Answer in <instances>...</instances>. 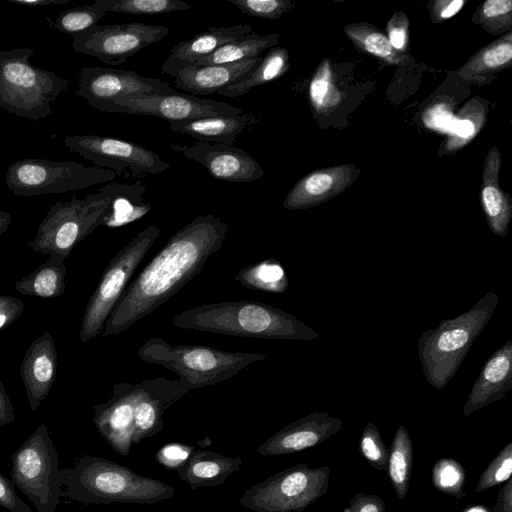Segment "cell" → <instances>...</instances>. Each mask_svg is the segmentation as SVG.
Here are the masks:
<instances>
[{
    "mask_svg": "<svg viewBox=\"0 0 512 512\" xmlns=\"http://www.w3.org/2000/svg\"><path fill=\"white\" fill-rule=\"evenodd\" d=\"M228 224L198 215L173 234L129 283L108 316L102 337L120 334L168 301L204 268L226 238Z\"/></svg>",
    "mask_w": 512,
    "mask_h": 512,
    "instance_id": "6da1fadb",
    "label": "cell"
},
{
    "mask_svg": "<svg viewBox=\"0 0 512 512\" xmlns=\"http://www.w3.org/2000/svg\"><path fill=\"white\" fill-rule=\"evenodd\" d=\"M181 329L265 340H315L319 334L282 309L255 300L223 301L180 312Z\"/></svg>",
    "mask_w": 512,
    "mask_h": 512,
    "instance_id": "7a4b0ae2",
    "label": "cell"
},
{
    "mask_svg": "<svg viewBox=\"0 0 512 512\" xmlns=\"http://www.w3.org/2000/svg\"><path fill=\"white\" fill-rule=\"evenodd\" d=\"M61 496L86 504H155L175 494L173 486L105 458L82 455L62 468Z\"/></svg>",
    "mask_w": 512,
    "mask_h": 512,
    "instance_id": "3957f363",
    "label": "cell"
},
{
    "mask_svg": "<svg viewBox=\"0 0 512 512\" xmlns=\"http://www.w3.org/2000/svg\"><path fill=\"white\" fill-rule=\"evenodd\" d=\"M498 302V294L487 292L466 312L444 319L435 329L422 332L417 349L423 375L431 387L440 390L456 375Z\"/></svg>",
    "mask_w": 512,
    "mask_h": 512,
    "instance_id": "277c9868",
    "label": "cell"
},
{
    "mask_svg": "<svg viewBox=\"0 0 512 512\" xmlns=\"http://www.w3.org/2000/svg\"><path fill=\"white\" fill-rule=\"evenodd\" d=\"M137 354L146 363L175 372L189 390L226 381L240 370L266 358L262 353L230 352L199 345H173L158 337L148 339L140 346Z\"/></svg>",
    "mask_w": 512,
    "mask_h": 512,
    "instance_id": "5b68a950",
    "label": "cell"
},
{
    "mask_svg": "<svg viewBox=\"0 0 512 512\" xmlns=\"http://www.w3.org/2000/svg\"><path fill=\"white\" fill-rule=\"evenodd\" d=\"M32 48L0 51V108L33 121L51 115V105L70 83L30 63Z\"/></svg>",
    "mask_w": 512,
    "mask_h": 512,
    "instance_id": "8992f818",
    "label": "cell"
},
{
    "mask_svg": "<svg viewBox=\"0 0 512 512\" xmlns=\"http://www.w3.org/2000/svg\"><path fill=\"white\" fill-rule=\"evenodd\" d=\"M111 201L109 184L83 199L57 201L40 222L36 236L28 242L29 247L37 253L65 260L77 244L102 225Z\"/></svg>",
    "mask_w": 512,
    "mask_h": 512,
    "instance_id": "52a82bcc",
    "label": "cell"
},
{
    "mask_svg": "<svg viewBox=\"0 0 512 512\" xmlns=\"http://www.w3.org/2000/svg\"><path fill=\"white\" fill-rule=\"evenodd\" d=\"M11 481L37 512H56L63 490V473L49 429L35 431L11 456Z\"/></svg>",
    "mask_w": 512,
    "mask_h": 512,
    "instance_id": "ba28073f",
    "label": "cell"
},
{
    "mask_svg": "<svg viewBox=\"0 0 512 512\" xmlns=\"http://www.w3.org/2000/svg\"><path fill=\"white\" fill-rule=\"evenodd\" d=\"M161 233L157 225L147 226L110 260L86 305L79 330L82 343L102 334L108 316Z\"/></svg>",
    "mask_w": 512,
    "mask_h": 512,
    "instance_id": "9c48e42d",
    "label": "cell"
},
{
    "mask_svg": "<svg viewBox=\"0 0 512 512\" xmlns=\"http://www.w3.org/2000/svg\"><path fill=\"white\" fill-rule=\"evenodd\" d=\"M329 477L328 466L297 464L252 485L239 502L255 512H300L327 492Z\"/></svg>",
    "mask_w": 512,
    "mask_h": 512,
    "instance_id": "30bf717a",
    "label": "cell"
},
{
    "mask_svg": "<svg viewBox=\"0 0 512 512\" xmlns=\"http://www.w3.org/2000/svg\"><path fill=\"white\" fill-rule=\"evenodd\" d=\"M117 173L73 161L27 158L11 163L5 183L16 196H37L84 189L115 180Z\"/></svg>",
    "mask_w": 512,
    "mask_h": 512,
    "instance_id": "8fae6325",
    "label": "cell"
},
{
    "mask_svg": "<svg viewBox=\"0 0 512 512\" xmlns=\"http://www.w3.org/2000/svg\"><path fill=\"white\" fill-rule=\"evenodd\" d=\"M64 146L100 168L135 179L163 173L170 167L156 152L110 136H66Z\"/></svg>",
    "mask_w": 512,
    "mask_h": 512,
    "instance_id": "7c38bea8",
    "label": "cell"
},
{
    "mask_svg": "<svg viewBox=\"0 0 512 512\" xmlns=\"http://www.w3.org/2000/svg\"><path fill=\"white\" fill-rule=\"evenodd\" d=\"M169 32L163 25L138 22L96 24L75 35L72 48L105 64L120 65L140 50L162 40Z\"/></svg>",
    "mask_w": 512,
    "mask_h": 512,
    "instance_id": "4fadbf2b",
    "label": "cell"
},
{
    "mask_svg": "<svg viewBox=\"0 0 512 512\" xmlns=\"http://www.w3.org/2000/svg\"><path fill=\"white\" fill-rule=\"evenodd\" d=\"M176 91L165 81L144 77L134 71L105 67H83L78 73L77 97L108 112L112 100L127 96L169 95Z\"/></svg>",
    "mask_w": 512,
    "mask_h": 512,
    "instance_id": "5bb4252c",
    "label": "cell"
},
{
    "mask_svg": "<svg viewBox=\"0 0 512 512\" xmlns=\"http://www.w3.org/2000/svg\"><path fill=\"white\" fill-rule=\"evenodd\" d=\"M108 113L154 116L172 123L213 116H236L244 111L226 102L175 92L117 98L111 101Z\"/></svg>",
    "mask_w": 512,
    "mask_h": 512,
    "instance_id": "9a60e30c",
    "label": "cell"
},
{
    "mask_svg": "<svg viewBox=\"0 0 512 512\" xmlns=\"http://www.w3.org/2000/svg\"><path fill=\"white\" fill-rule=\"evenodd\" d=\"M171 148L200 163L218 180L244 183L263 177L262 166L245 150L233 145L196 141L191 145L171 144Z\"/></svg>",
    "mask_w": 512,
    "mask_h": 512,
    "instance_id": "2e32d148",
    "label": "cell"
},
{
    "mask_svg": "<svg viewBox=\"0 0 512 512\" xmlns=\"http://www.w3.org/2000/svg\"><path fill=\"white\" fill-rule=\"evenodd\" d=\"M189 391L179 379L158 377L138 382L133 409V444L161 432L165 412Z\"/></svg>",
    "mask_w": 512,
    "mask_h": 512,
    "instance_id": "e0dca14e",
    "label": "cell"
},
{
    "mask_svg": "<svg viewBox=\"0 0 512 512\" xmlns=\"http://www.w3.org/2000/svg\"><path fill=\"white\" fill-rule=\"evenodd\" d=\"M138 383L118 382L113 385L108 401L93 406V424L120 455L127 456L133 445V409Z\"/></svg>",
    "mask_w": 512,
    "mask_h": 512,
    "instance_id": "ac0fdd59",
    "label": "cell"
},
{
    "mask_svg": "<svg viewBox=\"0 0 512 512\" xmlns=\"http://www.w3.org/2000/svg\"><path fill=\"white\" fill-rule=\"evenodd\" d=\"M343 421L328 412L310 413L265 440L257 451L263 456H279L314 447L335 435Z\"/></svg>",
    "mask_w": 512,
    "mask_h": 512,
    "instance_id": "d6986e66",
    "label": "cell"
},
{
    "mask_svg": "<svg viewBox=\"0 0 512 512\" xmlns=\"http://www.w3.org/2000/svg\"><path fill=\"white\" fill-rule=\"evenodd\" d=\"M358 173V168L350 164L315 170L290 189L283 208L301 210L326 202L346 190Z\"/></svg>",
    "mask_w": 512,
    "mask_h": 512,
    "instance_id": "ffe728a7",
    "label": "cell"
},
{
    "mask_svg": "<svg viewBox=\"0 0 512 512\" xmlns=\"http://www.w3.org/2000/svg\"><path fill=\"white\" fill-rule=\"evenodd\" d=\"M58 354L52 334L45 331L26 350L20 365L30 409L35 412L48 396L56 378Z\"/></svg>",
    "mask_w": 512,
    "mask_h": 512,
    "instance_id": "44dd1931",
    "label": "cell"
},
{
    "mask_svg": "<svg viewBox=\"0 0 512 512\" xmlns=\"http://www.w3.org/2000/svg\"><path fill=\"white\" fill-rule=\"evenodd\" d=\"M511 389L512 339H508L483 365L463 407V415L501 400Z\"/></svg>",
    "mask_w": 512,
    "mask_h": 512,
    "instance_id": "7402d4cb",
    "label": "cell"
},
{
    "mask_svg": "<svg viewBox=\"0 0 512 512\" xmlns=\"http://www.w3.org/2000/svg\"><path fill=\"white\" fill-rule=\"evenodd\" d=\"M252 28L251 24L209 27L207 31L175 45L162 65V72L174 78L180 70L193 66L221 46L252 33Z\"/></svg>",
    "mask_w": 512,
    "mask_h": 512,
    "instance_id": "603a6c76",
    "label": "cell"
},
{
    "mask_svg": "<svg viewBox=\"0 0 512 512\" xmlns=\"http://www.w3.org/2000/svg\"><path fill=\"white\" fill-rule=\"evenodd\" d=\"M261 60L259 56L229 64L189 66L177 73L173 83L193 96L211 95L236 82Z\"/></svg>",
    "mask_w": 512,
    "mask_h": 512,
    "instance_id": "cb8c5ba5",
    "label": "cell"
},
{
    "mask_svg": "<svg viewBox=\"0 0 512 512\" xmlns=\"http://www.w3.org/2000/svg\"><path fill=\"white\" fill-rule=\"evenodd\" d=\"M260 115L244 112L236 116H213L169 123L171 131L198 141L233 145L242 134L254 130Z\"/></svg>",
    "mask_w": 512,
    "mask_h": 512,
    "instance_id": "d4e9b609",
    "label": "cell"
},
{
    "mask_svg": "<svg viewBox=\"0 0 512 512\" xmlns=\"http://www.w3.org/2000/svg\"><path fill=\"white\" fill-rule=\"evenodd\" d=\"M501 156L497 147H492L485 159L481 202L490 230L496 236L505 237L512 217V201L499 187Z\"/></svg>",
    "mask_w": 512,
    "mask_h": 512,
    "instance_id": "484cf974",
    "label": "cell"
},
{
    "mask_svg": "<svg viewBox=\"0 0 512 512\" xmlns=\"http://www.w3.org/2000/svg\"><path fill=\"white\" fill-rule=\"evenodd\" d=\"M241 457H232L207 450H195L180 467L178 475L191 489L222 484L231 474L239 471Z\"/></svg>",
    "mask_w": 512,
    "mask_h": 512,
    "instance_id": "4316f807",
    "label": "cell"
},
{
    "mask_svg": "<svg viewBox=\"0 0 512 512\" xmlns=\"http://www.w3.org/2000/svg\"><path fill=\"white\" fill-rule=\"evenodd\" d=\"M112 201L102 226L117 228L141 219L151 205L144 199L145 186L141 183H111Z\"/></svg>",
    "mask_w": 512,
    "mask_h": 512,
    "instance_id": "83f0119b",
    "label": "cell"
},
{
    "mask_svg": "<svg viewBox=\"0 0 512 512\" xmlns=\"http://www.w3.org/2000/svg\"><path fill=\"white\" fill-rule=\"evenodd\" d=\"M289 53L284 47H272L259 65L239 78L236 82L219 90L218 95L224 97H239L248 93L252 88L272 82L286 73L289 69Z\"/></svg>",
    "mask_w": 512,
    "mask_h": 512,
    "instance_id": "f1b7e54d",
    "label": "cell"
},
{
    "mask_svg": "<svg viewBox=\"0 0 512 512\" xmlns=\"http://www.w3.org/2000/svg\"><path fill=\"white\" fill-rule=\"evenodd\" d=\"M64 259L50 255L49 259L32 273L21 277L15 289L22 295L41 298H57L65 291L67 268Z\"/></svg>",
    "mask_w": 512,
    "mask_h": 512,
    "instance_id": "f546056e",
    "label": "cell"
},
{
    "mask_svg": "<svg viewBox=\"0 0 512 512\" xmlns=\"http://www.w3.org/2000/svg\"><path fill=\"white\" fill-rule=\"evenodd\" d=\"M279 37L280 35L278 33L259 35L252 32L221 46L215 52L199 60L194 65L229 64L256 58L259 57L264 50L275 47L279 42Z\"/></svg>",
    "mask_w": 512,
    "mask_h": 512,
    "instance_id": "4dcf8cb0",
    "label": "cell"
},
{
    "mask_svg": "<svg viewBox=\"0 0 512 512\" xmlns=\"http://www.w3.org/2000/svg\"><path fill=\"white\" fill-rule=\"evenodd\" d=\"M413 446L408 430L400 425L389 448L387 473L397 497L404 499L410 483Z\"/></svg>",
    "mask_w": 512,
    "mask_h": 512,
    "instance_id": "1f68e13d",
    "label": "cell"
},
{
    "mask_svg": "<svg viewBox=\"0 0 512 512\" xmlns=\"http://www.w3.org/2000/svg\"><path fill=\"white\" fill-rule=\"evenodd\" d=\"M235 280L248 289L284 293L288 288L286 272L279 261L265 259L241 269Z\"/></svg>",
    "mask_w": 512,
    "mask_h": 512,
    "instance_id": "d6a6232c",
    "label": "cell"
},
{
    "mask_svg": "<svg viewBox=\"0 0 512 512\" xmlns=\"http://www.w3.org/2000/svg\"><path fill=\"white\" fill-rule=\"evenodd\" d=\"M346 35L361 50H364L387 63L399 65L403 62L401 55L393 49L386 35L363 24L349 25Z\"/></svg>",
    "mask_w": 512,
    "mask_h": 512,
    "instance_id": "836d02e7",
    "label": "cell"
},
{
    "mask_svg": "<svg viewBox=\"0 0 512 512\" xmlns=\"http://www.w3.org/2000/svg\"><path fill=\"white\" fill-rule=\"evenodd\" d=\"M92 4L105 13L142 15H158L191 8V5L181 0H96Z\"/></svg>",
    "mask_w": 512,
    "mask_h": 512,
    "instance_id": "e575fe53",
    "label": "cell"
},
{
    "mask_svg": "<svg viewBox=\"0 0 512 512\" xmlns=\"http://www.w3.org/2000/svg\"><path fill=\"white\" fill-rule=\"evenodd\" d=\"M512 59L511 34L504 39L491 44L479 51L471 58L466 65L459 70V73H487L502 70L508 66Z\"/></svg>",
    "mask_w": 512,
    "mask_h": 512,
    "instance_id": "d590c367",
    "label": "cell"
},
{
    "mask_svg": "<svg viewBox=\"0 0 512 512\" xmlns=\"http://www.w3.org/2000/svg\"><path fill=\"white\" fill-rule=\"evenodd\" d=\"M105 12L93 4L62 11L55 20L47 18L50 26L60 32L75 36L96 25L105 16Z\"/></svg>",
    "mask_w": 512,
    "mask_h": 512,
    "instance_id": "8d00e7d4",
    "label": "cell"
},
{
    "mask_svg": "<svg viewBox=\"0 0 512 512\" xmlns=\"http://www.w3.org/2000/svg\"><path fill=\"white\" fill-rule=\"evenodd\" d=\"M466 472L462 465L452 458H441L432 471V483L435 488L444 494L464 498L466 493L464 485Z\"/></svg>",
    "mask_w": 512,
    "mask_h": 512,
    "instance_id": "74e56055",
    "label": "cell"
},
{
    "mask_svg": "<svg viewBox=\"0 0 512 512\" xmlns=\"http://www.w3.org/2000/svg\"><path fill=\"white\" fill-rule=\"evenodd\" d=\"M471 107L472 103L470 101L467 103L465 108H463L460 114L455 117L453 128L450 133L453 137H450L445 144L447 151H452L463 146L478 131L477 127L481 125L483 119L477 121L474 120L484 116V109L481 105L473 103V112H471Z\"/></svg>",
    "mask_w": 512,
    "mask_h": 512,
    "instance_id": "f35d334b",
    "label": "cell"
},
{
    "mask_svg": "<svg viewBox=\"0 0 512 512\" xmlns=\"http://www.w3.org/2000/svg\"><path fill=\"white\" fill-rule=\"evenodd\" d=\"M359 450L373 468L387 472L389 448L373 422L365 425L359 441Z\"/></svg>",
    "mask_w": 512,
    "mask_h": 512,
    "instance_id": "ab89813d",
    "label": "cell"
},
{
    "mask_svg": "<svg viewBox=\"0 0 512 512\" xmlns=\"http://www.w3.org/2000/svg\"><path fill=\"white\" fill-rule=\"evenodd\" d=\"M512 473V442L504 448L488 464L476 485V492H482L511 478Z\"/></svg>",
    "mask_w": 512,
    "mask_h": 512,
    "instance_id": "60d3db41",
    "label": "cell"
},
{
    "mask_svg": "<svg viewBox=\"0 0 512 512\" xmlns=\"http://www.w3.org/2000/svg\"><path fill=\"white\" fill-rule=\"evenodd\" d=\"M242 13L256 18L275 20L294 7L290 0H226Z\"/></svg>",
    "mask_w": 512,
    "mask_h": 512,
    "instance_id": "b9f144b4",
    "label": "cell"
},
{
    "mask_svg": "<svg viewBox=\"0 0 512 512\" xmlns=\"http://www.w3.org/2000/svg\"><path fill=\"white\" fill-rule=\"evenodd\" d=\"M196 450L195 446L183 443H169L162 446L155 455L156 461L169 469L178 470Z\"/></svg>",
    "mask_w": 512,
    "mask_h": 512,
    "instance_id": "7bdbcfd3",
    "label": "cell"
},
{
    "mask_svg": "<svg viewBox=\"0 0 512 512\" xmlns=\"http://www.w3.org/2000/svg\"><path fill=\"white\" fill-rule=\"evenodd\" d=\"M511 0H487L481 6L480 20L486 28L487 25L504 23L505 18L511 20Z\"/></svg>",
    "mask_w": 512,
    "mask_h": 512,
    "instance_id": "ee69618b",
    "label": "cell"
},
{
    "mask_svg": "<svg viewBox=\"0 0 512 512\" xmlns=\"http://www.w3.org/2000/svg\"><path fill=\"white\" fill-rule=\"evenodd\" d=\"M0 506L9 512H32L18 496L11 480L0 473Z\"/></svg>",
    "mask_w": 512,
    "mask_h": 512,
    "instance_id": "f6af8a7d",
    "label": "cell"
},
{
    "mask_svg": "<svg viewBox=\"0 0 512 512\" xmlns=\"http://www.w3.org/2000/svg\"><path fill=\"white\" fill-rule=\"evenodd\" d=\"M330 88L329 70L322 65L320 71L314 76L309 86L310 101L316 110H319L324 105L325 98L329 95Z\"/></svg>",
    "mask_w": 512,
    "mask_h": 512,
    "instance_id": "bcb514c9",
    "label": "cell"
},
{
    "mask_svg": "<svg viewBox=\"0 0 512 512\" xmlns=\"http://www.w3.org/2000/svg\"><path fill=\"white\" fill-rule=\"evenodd\" d=\"M343 512H385V504L377 495L359 492L353 496Z\"/></svg>",
    "mask_w": 512,
    "mask_h": 512,
    "instance_id": "7dc6e473",
    "label": "cell"
},
{
    "mask_svg": "<svg viewBox=\"0 0 512 512\" xmlns=\"http://www.w3.org/2000/svg\"><path fill=\"white\" fill-rule=\"evenodd\" d=\"M398 13L388 23V40L397 52L403 50L407 43V28L408 20L407 17L401 13Z\"/></svg>",
    "mask_w": 512,
    "mask_h": 512,
    "instance_id": "c3c4849f",
    "label": "cell"
},
{
    "mask_svg": "<svg viewBox=\"0 0 512 512\" xmlns=\"http://www.w3.org/2000/svg\"><path fill=\"white\" fill-rule=\"evenodd\" d=\"M24 311V303L15 297L0 295V330L14 323Z\"/></svg>",
    "mask_w": 512,
    "mask_h": 512,
    "instance_id": "681fc988",
    "label": "cell"
},
{
    "mask_svg": "<svg viewBox=\"0 0 512 512\" xmlns=\"http://www.w3.org/2000/svg\"><path fill=\"white\" fill-rule=\"evenodd\" d=\"M455 117L443 105L435 106L426 113L424 122L427 126L451 133Z\"/></svg>",
    "mask_w": 512,
    "mask_h": 512,
    "instance_id": "f907efd6",
    "label": "cell"
},
{
    "mask_svg": "<svg viewBox=\"0 0 512 512\" xmlns=\"http://www.w3.org/2000/svg\"><path fill=\"white\" fill-rule=\"evenodd\" d=\"M15 419L16 415L14 413L11 400L5 391L2 381L0 380V426L13 423Z\"/></svg>",
    "mask_w": 512,
    "mask_h": 512,
    "instance_id": "816d5d0a",
    "label": "cell"
},
{
    "mask_svg": "<svg viewBox=\"0 0 512 512\" xmlns=\"http://www.w3.org/2000/svg\"><path fill=\"white\" fill-rule=\"evenodd\" d=\"M492 512H512V480L508 479L500 489Z\"/></svg>",
    "mask_w": 512,
    "mask_h": 512,
    "instance_id": "f5cc1de1",
    "label": "cell"
},
{
    "mask_svg": "<svg viewBox=\"0 0 512 512\" xmlns=\"http://www.w3.org/2000/svg\"><path fill=\"white\" fill-rule=\"evenodd\" d=\"M465 4L463 0H452L442 7V9L437 13L440 20L448 19L457 14L462 6Z\"/></svg>",
    "mask_w": 512,
    "mask_h": 512,
    "instance_id": "db71d44e",
    "label": "cell"
},
{
    "mask_svg": "<svg viewBox=\"0 0 512 512\" xmlns=\"http://www.w3.org/2000/svg\"><path fill=\"white\" fill-rule=\"evenodd\" d=\"M8 2L28 7H39L47 5L66 4L70 2V0H8Z\"/></svg>",
    "mask_w": 512,
    "mask_h": 512,
    "instance_id": "11a10c76",
    "label": "cell"
},
{
    "mask_svg": "<svg viewBox=\"0 0 512 512\" xmlns=\"http://www.w3.org/2000/svg\"><path fill=\"white\" fill-rule=\"evenodd\" d=\"M11 215L8 212L0 210V237L11 224Z\"/></svg>",
    "mask_w": 512,
    "mask_h": 512,
    "instance_id": "9f6ffc18",
    "label": "cell"
},
{
    "mask_svg": "<svg viewBox=\"0 0 512 512\" xmlns=\"http://www.w3.org/2000/svg\"><path fill=\"white\" fill-rule=\"evenodd\" d=\"M463 512H492V511H491V509H487L484 506L475 505V506L467 508Z\"/></svg>",
    "mask_w": 512,
    "mask_h": 512,
    "instance_id": "6f0895ef",
    "label": "cell"
}]
</instances>
